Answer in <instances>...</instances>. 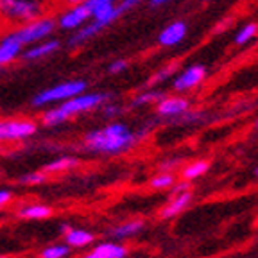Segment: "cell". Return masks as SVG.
Here are the masks:
<instances>
[{"label": "cell", "mask_w": 258, "mask_h": 258, "mask_svg": "<svg viewBox=\"0 0 258 258\" xmlns=\"http://www.w3.org/2000/svg\"><path fill=\"white\" fill-rule=\"evenodd\" d=\"M137 133L129 129L124 122H111L104 127L93 129L83 138V147L90 153L117 156L129 151L137 142Z\"/></svg>", "instance_id": "cell-1"}, {"label": "cell", "mask_w": 258, "mask_h": 258, "mask_svg": "<svg viewBox=\"0 0 258 258\" xmlns=\"http://www.w3.org/2000/svg\"><path fill=\"white\" fill-rule=\"evenodd\" d=\"M106 101H111L109 93L102 92H81L77 95L70 97L67 101L59 102V104L48 106L41 115V122L45 125H59L67 120H72L77 115L99 109Z\"/></svg>", "instance_id": "cell-2"}, {"label": "cell", "mask_w": 258, "mask_h": 258, "mask_svg": "<svg viewBox=\"0 0 258 258\" xmlns=\"http://www.w3.org/2000/svg\"><path fill=\"white\" fill-rule=\"evenodd\" d=\"M52 0H0V29H11L54 13Z\"/></svg>", "instance_id": "cell-3"}, {"label": "cell", "mask_w": 258, "mask_h": 258, "mask_svg": "<svg viewBox=\"0 0 258 258\" xmlns=\"http://www.w3.org/2000/svg\"><path fill=\"white\" fill-rule=\"evenodd\" d=\"M4 31L8 32L16 43L25 48L32 43H38L41 40L52 38L54 32L57 31V25H56V18H54V13H50V15L40 16L36 20L25 22V24H20L11 29H4Z\"/></svg>", "instance_id": "cell-4"}, {"label": "cell", "mask_w": 258, "mask_h": 258, "mask_svg": "<svg viewBox=\"0 0 258 258\" xmlns=\"http://www.w3.org/2000/svg\"><path fill=\"white\" fill-rule=\"evenodd\" d=\"M86 88H88V83L85 79L63 81V83H57V85H52L38 92L32 97V106L34 108H48V106L59 104V102L70 99V97L77 95V93L86 92Z\"/></svg>", "instance_id": "cell-5"}, {"label": "cell", "mask_w": 258, "mask_h": 258, "mask_svg": "<svg viewBox=\"0 0 258 258\" xmlns=\"http://www.w3.org/2000/svg\"><path fill=\"white\" fill-rule=\"evenodd\" d=\"M38 131V124L31 118L9 117L0 118V142H22Z\"/></svg>", "instance_id": "cell-6"}, {"label": "cell", "mask_w": 258, "mask_h": 258, "mask_svg": "<svg viewBox=\"0 0 258 258\" xmlns=\"http://www.w3.org/2000/svg\"><path fill=\"white\" fill-rule=\"evenodd\" d=\"M54 18H56V25L59 31L74 32L79 27H83L86 22H90L92 13L86 4H74L59 8V11L54 13Z\"/></svg>", "instance_id": "cell-7"}, {"label": "cell", "mask_w": 258, "mask_h": 258, "mask_svg": "<svg viewBox=\"0 0 258 258\" xmlns=\"http://www.w3.org/2000/svg\"><path fill=\"white\" fill-rule=\"evenodd\" d=\"M206 76H208V69H206L205 64H190V67L183 69L181 72L176 74V77L172 81V88L176 90V93L190 92V90L198 88L203 81L206 79Z\"/></svg>", "instance_id": "cell-8"}, {"label": "cell", "mask_w": 258, "mask_h": 258, "mask_svg": "<svg viewBox=\"0 0 258 258\" xmlns=\"http://www.w3.org/2000/svg\"><path fill=\"white\" fill-rule=\"evenodd\" d=\"M190 109V99L183 95H163L156 102V111L160 117H181Z\"/></svg>", "instance_id": "cell-9"}, {"label": "cell", "mask_w": 258, "mask_h": 258, "mask_svg": "<svg viewBox=\"0 0 258 258\" xmlns=\"http://www.w3.org/2000/svg\"><path fill=\"white\" fill-rule=\"evenodd\" d=\"M61 43L59 40L56 38H47V40H41L38 43H32L29 47L24 48V52H22V57L25 61H41L45 57H50L52 54H56L59 50Z\"/></svg>", "instance_id": "cell-10"}, {"label": "cell", "mask_w": 258, "mask_h": 258, "mask_svg": "<svg viewBox=\"0 0 258 258\" xmlns=\"http://www.w3.org/2000/svg\"><path fill=\"white\" fill-rule=\"evenodd\" d=\"M186 34H188V25H186L185 22L183 20L170 22V24L165 25V27L161 29L160 34H158V43L165 48L176 47V45H179L185 40Z\"/></svg>", "instance_id": "cell-11"}, {"label": "cell", "mask_w": 258, "mask_h": 258, "mask_svg": "<svg viewBox=\"0 0 258 258\" xmlns=\"http://www.w3.org/2000/svg\"><path fill=\"white\" fill-rule=\"evenodd\" d=\"M22 52H24V47L16 43L8 32L0 36V69L13 64L18 57H22Z\"/></svg>", "instance_id": "cell-12"}, {"label": "cell", "mask_w": 258, "mask_h": 258, "mask_svg": "<svg viewBox=\"0 0 258 258\" xmlns=\"http://www.w3.org/2000/svg\"><path fill=\"white\" fill-rule=\"evenodd\" d=\"M190 201H192V192H190V190L174 194V198L170 199V201L165 205V208L160 212V217L161 219H170V217H174V215L181 214L183 210L190 205Z\"/></svg>", "instance_id": "cell-13"}, {"label": "cell", "mask_w": 258, "mask_h": 258, "mask_svg": "<svg viewBox=\"0 0 258 258\" xmlns=\"http://www.w3.org/2000/svg\"><path fill=\"white\" fill-rule=\"evenodd\" d=\"M125 254H127V249L124 246H120V244L102 242V244H97L83 258H125Z\"/></svg>", "instance_id": "cell-14"}, {"label": "cell", "mask_w": 258, "mask_h": 258, "mask_svg": "<svg viewBox=\"0 0 258 258\" xmlns=\"http://www.w3.org/2000/svg\"><path fill=\"white\" fill-rule=\"evenodd\" d=\"M102 31L101 25H97L93 20L86 22L83 27H79L77 31L72 32V36L69 40V45L70 47H81V45H85L86 41H90L92 38H95L99 32Z\"/></svg>", "instance_id": "cell-15"}, {"label": "cell", "mask_w": 258, "mask_h": 258, "mask_svg": "<svg viewBox=\"0 0 258 258\" xmlns=\"http://www.w3.org/2000/svg\"><path fill=\"white\" fill-rule=\"evenodd\" d=\"M52 215V208L41 203H34V205H25L18 210V217L27 219V221H40V219H47Z\"/></svg>", "instance_id": "cell-16"}, {"label": "cell", "mask_w": 258, "mask_h": 258, "mask_svg": "<svg viewBox=\"0 0 258 258\" xmlns=\"http://www.w3.org/2000/svg\"><path fill=\"white\" fill-rule=\"evenodd\" d=\"M93 233L86 230H76V228H70L69 231H64V242L69 244L70 247H85L93 242Z\"/></svg>", "instance_id": "cell-17"}, {"label": "cell", "mask_w": 258, "mask_h": 258, "mask_svg": "<svg viewBox=\"0 0 258 258\" xmlns=\"http://www.w3.org/2000/svg\"><path fill=\"white\" fill-rule=\"evenodd\" d=\"M176 74H177V63H176V61H170V63L163 64V67H161V69H158L156 72L153 74V77L147 81V88H154L156 85H160V83L167 81L169 77L176 76Z\"/></svg>", "instance_id": "cell-18"}, {"label": "cell", "mask_w": 258, "mask_h": 258, "mask_svg": "<svg viewBox=\"0 0 258 258\" xmlns=\"http://www.w3.org/2000/svg\"><path fill=\"white\" fill-rule=\"evenodd\" d=\"M142 228H144V222L142 221H129V222H122V224L115 226L111 230V235L117 238H127L133 237V235L140 233Z\"/></svg>", "instance_id": "cell-19"}, {"label": "cell", "mask_w": 258, "mask_h": 258, "mask_svg": "<svg viewBox=\"0 0 258 258\" xmlns=\"http://www.w3.org/2000/svg\"><path fill=\"white\" fill-rule=\"evenodd\" d=\"M161 97H163V92H160V90H156V88H147V90H142V92H138L137 95L133 97L131 104L137 106V108H138V106L156 104Z\"/></svg>", "instance_id": "cell-20"}, {"label": "cell", "mask_w": 258, "mask_h": 258, "mask_svg": "<svg viewBox=\"0 0 258 258\" xmlns=\"http://www.w3.org/2000/svg\"><path fill=\"white\" fill-rule=\"evenodd\" d=\"M77 158H72V156H64V158H57V160L50 161L45 165V174H57V172H64V170H70L74 167H77Z\"/></svg>", "instance_id": "cell-21"}, {"label": "cell", "mask_w": 258, "mask_h": 258, "mask_svg": "<svg viewBox=\"0 0 258 258\" xmlns=\"http://www.w3.org/2000/svg\"><path fill=\"white\" fill-rule=\"evenodd\" d=\"M256 34H258V25L254 24V22L242 25L237 31V34H235V45H238V47H240V45H247Z\"/></svg>", "instance_id": "cell-22"}, {"label": "cell", "mask_w": 258, "mask_h": 258, "mask_svg": "<svg viewBox=\"0 0 258 258\" xmlns=\"http://www.w3.org/2000/svg\"><path fill=\"white\" fill-rule=\"evenodd\" d=\"M174 183H176L174 174L169 172V170H165V172L156 174V176L149 181V185H151V188H154V190H165V188H170Z\"/></svg>", "instance_id": "cell-23"}, {"label": "cell", "mask_w": 258, "mask_h": 258, "mask_svg": "<svg viewBox=\"0 0 258 258\" xmlns=\"http://www.w3.org/2000/svg\"><path fill=\"white\" fill-rule=\"evenodd\" d=\"M70 249H72V247H70L67 242H64V244H52V246L45 247L40 256L41 258H67L70 254Z\"/></svg>", "instance_id": "cell-24"}, {"label": "cell", "mask_w": 258, "mask_h": 258, "mask_svg": "<svg viewBox=\"0 0 258 258\" xmlns=\"http://www.w3.org/2000/svg\"><path fill=\"white\" fill-rule=\"evenodd\" d=\"M206 170H208V161H205V160L194 161V163H190L188 167H185L183 177H185L186 181H190V179H196V177L203 176Z\"/></svg>", "instance_id": "cell-25"}, {"label": "cell", "mask_w": 258, "mask_h": 258, "mask_svg": "<svg viewBox=\"0 0 258 258\" xmlns=\"http://www.w3.org/2000/svg\"><path fill=\"white\" fill-rule=\"evenodd\" d=\"M45 179H47V176L43 172H29L18 177V183L31 186V185H41V183H45Z\"/></svg>", "instance_id": "cell-26"}, {"label": "cell", "mask_w": 258, "mask_h": 258, "mask_svg": "<svg viewBox=\"0 0 258 258\" xmlns=\"http://www.w3.org/2000/svg\"><path fill=\"white\" fill-rule=\"evenodd\" d=\"M102 108V111H104V115L108 118H117L118 115L122 113V108L118 104H115V102H109V101H106L104 104L101 106Z\"/></svg>", "instance_id": "cell-27"}, {"label": "cell", "mask_w": 258, "mask_h": 258, "mask_svg": "<svg viewBox=\"0 0 258 258\" xmlns=\"http://www.w3.org/2000/svg\"><path fill=\"white\" fill-rule=\"evenodd\" d=\"M125 69H127V61L125 59H113L111 63L108 64V74H111V76H118V74L124 72Z\"/></svg>", "instance_id": "cell-28"}, {"label": "cell", "mask_w": 258, "mask_h": 258, "mask_svg": "<svg viewBox=\"0 0 258 258\" xmlns=\"http://www.w3.org/2000/svg\"><path fill=\"white\" fill-rule=\"evenodd\" d=\"M120 0H86L85 4L88 6V9H90V13L93 11V9H97V8H102V6H111V4H118Z\"/></svg>", "instance_id": "cell-29"}, {"label": "cell", "mask_w": 258, "mask_h": 258, "mask_svg": "<svg viewBox=\"0 0 258 258\" xmlns=\"http://www.w3.org/2000/svg\"><path fill=\"white\" fill-rule=\"evenodd\" d=\"M142 0H120V2H118V9H120V13L122 15H124V13H127L129 9H133L135 6L137 4H140Z\"/></svg>", "instance_id": "cell-30"}, {"label": "cell", "mask_w": 258, "mask_h": 258, "mask_svg": "<svg viewBox=\"0 0 258 258\" xmlns=\"http://www.w3.org/2000/svg\"><path fill=\"white\" fill-rule=\"evenodd\" d=\"M13 199V194L11 190H0V208H4L11 203Z\"/></svg>", "instance_id": "cell-31"}, {"label": "cell", "mask_w": 258, "mask_h": 258, "mask_svg": "<svg viewBox=\"0 0 258 258\" xmlns=\"http://www.w3.org/2000/svg\"><path fill=\"white\" fill-rule=\"evenodd\" d=\"M54 8H64V6H74V4H85L86 0H52Z\"/></svg>", "instance_id": "cell-32"}, {"label": "cell", "mask_w": 258, "mask_h": 258, "mask_svg": "<svg viewBox=\"0 0 258 258\" xmlns=\"http://www.w3.org/2000/svg\"><path fill=\"white\" fill-rule=\"evenodd\" d=\"M185 190H190V183L183 181V183H177V185H172V194H179V192H185Z\"/></svg>", "instance_id": "cell-33"}, {"label": "cell", "mask_w": 258, "mask_h": 258, "mask_svg": "<svg viewBox=\"0 0 258 258\" xmlns=\"http://www.w3.org/2000/svg\"><path fill=\"white\" fill-rule=\"evenodd\" d=\"M149 2H151V6H153V8H160V6L169 4L170 0H149Z\"/></svg>", "instance_id": "cell-34"}, {"label": "cell", "mask_w": 258, "mask_h": 258, "mask_svg": "<svg viewBox=\"0 0 258 258\" xmlns=\"http://www.w3.org/2000/svg\"><path fill=\"white\" fill-rule=\"evenodd\" d=\"M203 2H212V0H203Z\"/></svg>", "instance_id": "cell-35"}, {"label": "cell", "mask_w": 258, "mask_h": 258, "mask_svg": "<svg viewBox=\"0 0 258 258\" xmlns=\"http://www.w3.org/2000/svg\"><path fill=\"white\" fill-rule=\"evenodd\" d=\"M256 176H258V169H256Z\"/></svg>", "instance_id": "cell-36"}, {"label": "cell", "mask_w": 258, "mask_h": 258, "mask_svg": "<svg viewBox=\"0 0 258 258\" xmlns=\"http://www.w3.org/2000/svg\"><path fill=\"white\" fill-rule=\"evenodd\" d=\"M256 127H258V122H256Z\"/></svg>", "instance_id": "cell-37"}, {"label": "cell", "mask_w": 258, "mask_h": 258, "mask_svg": "<svg viewBox=\"0 0 258 258\" xmlns=\"http://www.w3.org/2000/svg\"><path fill=\"white\" fill-rule=\"evenodd\" d=\"M0 258H6V256H0Z\"/></svg>", "instance_id": "cell-38"}]
</instances>
